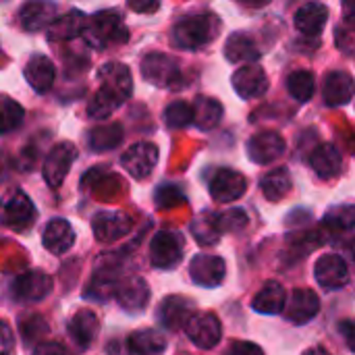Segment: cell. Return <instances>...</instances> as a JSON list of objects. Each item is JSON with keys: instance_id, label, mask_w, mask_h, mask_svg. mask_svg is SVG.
Wrapping results in <instances>:
<instances>
[{"instance_id": "1", "label": "cell", "mask_w": 355, "mask_h": 355, "mask_svg": "<svg viewBox=\"0 0 355 355\" xmlns=\"http://www.w3.org/2000/svg\"><path fill=\"white\" fill-rule=\"evenodd\" d=\"M100 81L102 85L87 104V114L92 119H108L133 92L131 71L121 62H106L100 69Z\"/></svg>"}, {"instance_id": "2", "label": "cell", "mask_w": 355, "mask_h": 355, "mask_svg": "<svg viewBox=\"0 0 355 355\" xmlns=\"http://www.w3.org/2000/svg\"><path fill=\"white\" fill-rule=\"evenodd\" d=\"M220 31V19L212 12L187 15L173 27V44L177 48L198 50L210 44Z\"/></svg>"}, {"instance_id": "3", "label": "cell", "mask_w": 355, "mask_h": 355, "mask_svg": "<svg viewBox=\"0 0 355 355\" xmlns=\"http://www.w3.org/2000/svg\"><path fill=\"white\" fill-rule=\"evenodd\" d=\"M81 35L96 50H102V48H108L114 44H123L129 37L119 10H102V12L94 15L89 21H85Z\"/></svg>"}, {"instance_id": "4", "label": "cell", "mask_w": 355, "mask_h": 355, "mask_svg": "<svg viewBox=\"0 0 355 355\" xmlns=\"http://www.w3.org/2000/svg\"><path fill=\"white\" fill-rule=\"evenodd\" d=\"M35 220V208L27 193L15 189L0 200V223L12 231H27Z\"/></svg>"}, {"instance_id": "5", "label": "cell", "mask_w": 355, "mask_h": 355, "mask_svg": "<svg viewBox=\"0 0 355 355\" xmlns=\"http://www.w3.org/2000/svg\"><path fill=\"white\" fill-rule=\"evenodd\" d=\"M185 239L179 231H160L154 235L150 245V258L156 268L171 270L183 260Z\"/></svg>"}, {"instance_id": "6", "label": "cell", "mask_w": 355, "mask_h": 355, "mask_svg": "<svg viewBox=\"0 0 355 355\" xmlns=\"http://www.w3.org/2000/svg\"><path fill=\"white\" fill-rule=\"evenodd\" d=\"M141 75L156 87H173L181 79L179 62L162 52H150L141 60Z\"/></svg>"}, {"instance_id": "7", "label": "cell", "mask_w": 355, "mask_h": 355, "mask_svg": "<svg viewBox=\"0 0 355 355\" xmlns=\"http://www.w3.org/2000/svg\"><path fill=\"white\" fill-rule=\"evenodd\" d=\"M185 333L191 339L193 345L202 349H212L218 345L223 337L220 322L214 314H191V318L185 322Z\"/></svg>"}, {"instance_id": "8", "label": "cell", "mask_w": 355, "mask_h": 355, "mask_svg": "<svg viewBox=\"0 0 355 355\" xmlns=\"http://www.w3.org/2000/svg\"><path fill=\"white\" fill-rule=\"evenodd\" d=\"M52 291V279L46 272L29 270L15 279L12 297L21 304H37Z\"/></svg>"}, {"instance_id": "9", "label": "cell", "mask_w": 355, "mask_h": 355, "mask_svg": "<svg viewBox=\"0 0 355 355\" xmlns=\"http://www.w3.org/2000/svg\"><path fill=\"white\" fill-rule=\"evenodd\" d=\"M156 162H158V148L150 141H139L123 154V166L133 179L150 177Z\"/></svg>"}, {"instance_id": "10", "label": "cell", "mask_w": 355, "mask_h": 355, "mask_svg": "<svg viewBox=\"0 0 355 355\" xmlns=\"http://www.w3.org/2000/svg\"><path fill=\"white\" fill-rule=\"evenodd\" d=\"M227 275L225 260L212 254H198L189 264V277L200 287H218Z\"/></svg>"}, {"instance_id": "11", "label": "cell", "mask_w": 355, "mask_h": 355, "mask_svg": "<svg viewBox=\"0 0 355 355\" xmlns=\"http://www.w3.org/2000/svg\"><path fill=\"white\" fill-rule=\"evenodd\" d=\"M75 158H77V148L71 141H60L58 146L52 148V152L44 162V179L48 181L50 187H58L64 181L69 166L73 164Z\"/></svg>"}, {"instance_id": "12", "label": "cell", "mask_w": 355, "mask_h": 355, "mask_svg": "<svg viewBox=\"0 0 355 355\" xmlns=\"http://www.w3.org/2000/svg\"><path fill=\"white\" fill-rule=\"evenodd\" d=\"M285 154V139L277 131H262L250 137L248 141V156L252 162L270 164Z\"/></svg>"}, {"instance_id": "13", "label": "cell", "mask_w": 355, "mask_h": 355, "mask_svg": "<svg viewBox=\"0 0 355 355\" xmlns=\"http://www.w3.org/2000/svg\"><path fill=\"white\" fill-rule=\"evenodd\" d=\"M314 277L324 289H341L349 283V266L339 254L322 256L314 266Z\"/></svg>"}, {"instance_id": "14", "label": "cell", "mask_w": 355, "mask_h": 355, "mask_svg": "<svg viewBox=\"0 0 355 355\" xmlns=\"http://www.w3.org/2000/svg\"><path fill=\"white\" fill-rule=\"evenodd\" d=\"M233 87H235V92L243 100L260 98L268 89V77H266V73H264L262 67H258V64H245V67H239L233 73Z\"/></svg>"}, {"instance_id": "15", "label": "cell", "mask_w": 355, "mask_h": 355, "mask_svg": "<svg viewBox=\"0 0 355 355\" xmlns=\"http://www.w3.org/2000/svg\"><path fill=\"white\" fill-rule=\"evenodd\" d=\"M320 310V300L312 289H295L285 304V318L293 324H306L314 320Z\"/></svg>"}, {"instance_id": "16", "label": "cell", "mask_w": 355, "mask_h": 355, "mask_svg": "<svg viewBox=\"0 0 355 355\" xmlns=\"http://www.w3.org/2000/svg\"><path fill=\"white\" fill-rule=\"evenodd\" d=\"M248 189V181L241 173L231 171V168H223L214 175V179L210 181V196L216 202H235L239 200Z\"/></svg>"}, {"instance_id": "17", "label": "cell", "mask_w": 355, "mask_h": 355, "mask_svg": "<svg viewBox=\"0 0 355 355\" xmlns=\"http://www.w3.org/2000/svg\"><path fill=\"white\" fill-rule=\"evenodd\" d=\"M23 73H25L27 83H29L35 92H40V94H46V92L52 87L54 79H56L54 62H52L48 56H44V54L31 56L29 62L25 64V71H23Z\"/></svg>"}, {"instance_id": "18", "label": "cell", "mask_w": 355, "mask_h": 355, "mask_svg": "<svg viewBox=\"0 0 355 355\" xmlns=\"http://www.w3.org/2000/svg\"><path fill=\"white\" fill-rule=\"evenodd\" d=\"M116 300H119V306L129 312V314H135V312H141L148 302H150V287L144 279H131L127 283H121L119 289H116Z\"/></svg>"}, {"instance_id": "19", "label": "cell", "mask_w": 355, "mask_h": 355, "mask_svg": "<svg viewBox=\"0 0 355 355\" xmlns=\"http://www.w3.org/2000/svg\"><path fill=\"white\" fill-rule=\"evenodd\" d=\"M131 218L121 212H100L94 218V233L100 241H114L129 233Z\"/></svg>"}, {"instance_id": "20", "label": "cell", "mask_w": 355, "mask_h": 355, "mask_svg": "<svg viewBox=\"0 0 355 355\" xmlns=\"http://www.w3.org/2000/svg\"><path fill=\"white\" fill-rule=\"evenodd\" d=\"M327 19H329V8L324 4L308 2L295 12V27L300 33H304L308 37H316L324 29Z\"/></svg>"}, {"instance_id": "21", "label": "cell", "mask_w": 355, "mask_h": 355, "mask_svg": "<svg viewBox=\"0 0 355 355\" xmlns=\"http://www.w3.org/2000/svg\"><path fill=\"white\" fill-rule=\"evenodd\" d=\"M100 331V320L94 312L89 310H81L77 312L71 322H69V337L73 339V343L79 349H85L94 343L96 335Z\"/></svg>"}, {"instance_id": "22", "label": "cell", "mask_w": 355, "mask_h": 355, "mask_svg": "<svg viewBox=\"0 0 355 355\" xmlns=\"http://www.w3.org/2000/svg\"><path fill=\"white\" fill-rule=\"evenodd\" d=\"M322 96L329 106L347 104L354 96V79L345 71H333L327 75L322 85Z\"/></svg>"}, {"instance_id": "23", "label": "cell", "mask_w": 355, "mask_h": 355, "mask_svg": "<svg viewBox=\"0 0 355 355\" xmlns=\"http://www.w3.org/2000/svg\"><path fill=\"white\" fill-rule=\"evenodd\" d=\"M310 164H312L314 173H316L320 179H335V177L341 173L343 156H341V152L337 150V146H333V144H322V146H318V148L312 152Z\"/></svg>"}, {"instance_id": "24", "label": "cell", "mask_w": 355, "mask_h": 355, "mask_svg": "<svg viewBox=\"0 0 355 355\" xmlns=\"http://www.w3.org/2000/svg\"><path fill=\"white\" fill-rule=\"evenodd\" d=\"M191 312H193V304L189 300H185V297H166L160 304L158 318H160L164 329L177 331V329L185 327V322L191 318Z\"/></svg>"}, {"instance_id": "25", "label": "cell", "mask_w": 355, "mask_h": 355, "mask_svg": "<svg viewBox=\"0 0 355 355\" xmlns=\"http://www.w3.org/2000/svg\"><path fill=\"white\" fill-rule=\"evenodd\" d=\"M42 241H44V248L50 254H64L75 243L73 227L64 218H54V220H50L46 225Z\"/></svg>"}, {"instance_id": "26", "label": "cell", "mask_w": 355, "mask_h": 355, "mask_svg": "<svg viewBox=\"0 0 355 355\" xmlns=\"http://www.w3.org/2000/svg\"><path fill=\"white\" fill-rule=\"evenodd\" d=\"M225 56L231 62L256 64V60L260 58V50L248 33L237 31V33L229 35V40L225 44Z\"/></svg>"}, {"instance_id": "27", "label": "cell", "mask_w": 355, "mask_h": 355, "mask_svg": "<svg viewBox=\"0 0 355 355\" xmlns=\"http://www.w3.org/2000/svg\"><path fill=\"white\" fill-rule=\"evenodd\" d=\"M287 304V291L281 283H266L254 297L252 308L260 314H281Z\"/></svg>"}, {"instance_id": "28", "label": "cell", "mask_w": 355, "mask_h": 355, "mask_svg": "<svg viewBox=\"0 0 355 355\" xmlns=\"http://www.w3.org/2000/svg\"><path fill=\"white\" fill-rule=\"evenodd\" d=\"M56 19V4L52 2H27L21 8V23L27 31L50 27Z\"/></svg>"}, {"instance_id": "29", "label": "cell", "mask_w": 355, "mask_h": 355, "mask_svg": "<svg viewBox=\"0 0 355 355\" xmlns=\"http://www.w3.org/2000/svg\"><path fill=\"white\" fill-rule=\"evenodd\" d=\"M85 27V17L81 10H69L62 17H56L54 23L48 29V40L50 42H64V40H73L77 35H81Z\"/></svg>"}, {"instance_id": "30", "label": "cell", "mask_w": 355, "mask_h": 355, "mask_svg": "<svg viewBox=\"0 0 355 355\" xmlns=\"http://www.w3.org/2000/svg\"><path fill=\"white\" fill-rule=\"evenodd\" d=\"M127 345L133 355H162L166 349V339L158 331L144 329V331L133 333L127 339Z\"/></svg>"}, {"instance_id": "31", "label": "cell", "mask_w": 355, "mask_h": 355, "mask_svg": "<svg viewBox=\"0 0 355 355\" xmlns=\"http://www.w3.org/2000/svg\"><path fill=\"white\" fill-rule=\"evenodd\" d=\"M262 193L270 202H281L291 191V175L287 168H275L262 177Z\"/></svg>"}, {"instance_id": "32", "label": "cell", "mask_w": 355, "mask_h": 355, "mask_svg": "<svg viewBox=\"0 0 355 355\" xmlns=\"http://www.w3.org/2000/svg\"><path fill=\"white\" fill-rule=\"evenodd\" d=\"M191 112H193L191 123H196L202 131H208V129H214L220 123L223 106L212 98H198L196 104L191 106Z\"/></svg>"}, {"instance_id": "33", "label": "cell", "mask_w": 355, "mask_h": 355, "mask_svg": "<svg viewBox=\"0 0 355 355\" xmlns=\"http://www.w3.org/2000/svg\"><path fill=\"white\" fill-rule=\"evenodd\" d=\"M191 233H193V237H196V241L200 245H214L225 231H223L218 214L208 212V214H202L200 218H196L191 223Z\"/></svg>"}, {"instance_id": "34", "label": "cell", "mask_w": 355, "mask_h": 355, "mask_svg": "<svg viewBox=\"0 0 355 355\" xmlns=\"http://www.w3.org/2000/svg\"><path fill=\"white\" fill-rule=\"evenodd\" d=\"M123 141V127L112 123L106 127H98L89 131L87 144L94 152H104V150H114Z\"/></svg>"}, {"instance_id": "35", "label": "cell", "mask_w": 355, "mask_h": 355, "mask_svg": "<svg viewBox=\"0 0 355 355\" xmlns=\"http://www.w3.org/2000/svg\"><path fill=\"white\" fill-rule=\"evenodd\" d=\"M287 89L297 102H308L316 92V79L310 71H295L287 77Z\"/></svg>"}, {"instance_id": "36", "label": "cell", "mask_w": 355, "mask_h": 355, "mask_svg": "<svg viewBox=\"0 0 355 355\" xmlns=\"http://www.w3.org/2000/svg\"><path fill=\"white\" fill-rule=\"evenodd\" d=\"M119 285H121V281H119V277L112 270H102V272H98L92 279L89 287L85 289V295L96 297V302H104L108 295H114L116 293Z\"/></svg>"}, {"instance_id": "37", "label": "cell", "mask_w": 355, "mask_h": 355, "mask_svg": "<svg viewBox=\"0 0 355 355\" xmlns=\"http://www.w3.org/2000/svg\"><path fill=\"white\" fill-rule=\"evenodd\" d=\"M23 108L8 96H0V135L15 131L23 123Z\"/></svg>"}, {"instance_id": "38", "label": "cell", "mask_w": 355, "mask_h": 355, "mask_svg": "<svg viewBox=\"0 0 355 355\" xmlns=\"http://www.w3.org/2000/svg\"><path fill=\"white\" fill-rule=\"evenodd\" d=\"M164 121L168 127L173 129H183L187 127L191 121H193V112H191V106L187 102H173L166 106L164 110Z\"/></svg>"}, {"instance_id": "39", "label": "cell", "mask_w": 355, "mask_h": 355, "mask_svg": "<svg viewBox=\"0 0 355 355\" xmlns=\"http://www.w3.org/2000/svg\"><path fill=\"white\" fill-rule=\"evenodd\" d=\"M37 329H40V331H48V329H46V322H44L42 318L33 316V318H29V320H21V335L25 337V341L37 337V335H40Z\"/></svg>"}, {"instance_id": "40", "label": "cell", "mask_w": 355, "mask_h": 355, "mask_svg": "<svg viewBox=\"0 0 355 355\" xmlns=\"http://www.w3.org/2000/svg\"><path fill=\"white\" fill-rule=\"evenodd\" d=\"M12 347H15L12 331L8 329V324H4L0 320V355H10L12 354Z\"/></svg>"}, {"instance_id": "41", "label": "cell", "mask_w": 355, "mask_h": 355, "mask_svg": "<svg viewBox=\"0 0 355 355\" xmlns=\"http://www.w3.org/2000/svg\"><path fill=\"white\" fill-rule=\"evenodd\" d=\"M31 355H69L67 349L60 345V343H54V341H48V343H40L33 354Z\"/></svg>"}, {"instance_id": "42", "label": "cell", "mask_w": 355, "mask_h": 355, "mask_svg": "<svg viewBox=\"0 0 355 355\" xmlns=\"http://www.w3.org/2000/svg\"><path fill=\"white\" fill-rule=\"evenodd\" d=\"M229 355H264V352H262L256 343L241 341V343H235V345L231 347Z\"/></svg>"}, {"instance_id": "43", "label": "cell", "mask_w": 355, "mask_h": 355, "mask_svg": "<svg viewBox=\"0 0 355 355\" xmlns=\"http://www.w3.org/2000/svg\"><path fill=\"white\" fill-rule=\"evenodd\" d=\"M129 6H131L133 10H144V12H152V10H158V8H160L158 2H148V4H144V2H131Z\"/></svg>"}, {"instance_id": "44", "label": "cell", "mask_w": 355, "mask_h": 355, "mask_svg": "<svg viewBox=\"0 0 355 355\" xmlns=\"http://www.w3.org/2000/svg\"><path fill=\"white\" fill-rule=\"evenodd\" d=\"M341 329H343V335H345V339H347V345H349V349H354L355 347L354 324H352V322H343V324H341Z\"/></svg>"}, {"instance_id": "45", "label": "cell", "mask_w": 355, "mask_h": 355, "mask_svg": "<svg viewBox=\"0 0 355 355\" xmlns=\"http://www.w3.org/2000/svg\"><path fill=\"white\" fill-rule=\"evenodd\" d=\"M304 355H331L327 349H322V347H314V349H310V352H306Z\"/></svg>"}]
</instances>
